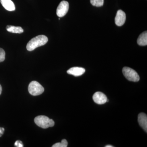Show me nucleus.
Segmentation results:
<instances>
[{"mask_svg": "<svg viewBox=\"0 0 147 147\" xmlns=\"http://www.w3.org/2000/svg\"><path fill=\"white\" fill-rule=\"evenodd\" d=\"M126 20V14L121 10H119L117 12L115 18V23L116 25L118 26H121L125 23Z\"/></svg>", "mask_w": 147, "mask_h": 147, "instance_id": "obj_7", "label": "nucleus"}, {"mask_svg": "<svg viewBox=\"0 0 147 147\" xmlns=\"http://www.w3.org/2000/svg\"><path fill=\"white\" fill-rule=\"evenodd\" d=\"M14 146L15 147H23L24 146L23 143L20 140L16 141L14 143Z\"/></svg>", "mask_w": 147, "mask_h": 147, "instance_id": "obj_16", "label": "nucleus"}, {"mask_svg": "<svg viewBox=\"0 0 147 147\" xmlns=\"http://www.w3.org/2000/svg\"><path fill=\"white\" fill-rule=\"evenodd\" d=\"M5 129L3 127H0V137H2V135L4 134V132Z\"/></svg>", "mask_w": 147, "mask_h": 147, "instance_id": "obj_17", "label": "nucleus"}, {"mask_svg": "<svg viewBox=\"0 0 147 147\" xmlns=\"http://www.w3.org/2000/svg\"><path fill=\"white\" fill-rule=\"evenodd\" d=\"M28 91L30 94L36 96L42 94L44 91V88L38 82L32 81L29 84Z\"/></svg>", "mask_w": 147, "mask_h": 147, "instance_id": "obj_4", "label": "nucleus"}, {"mask_svg": "<svg viewBox=\"0 0 147 147\" xmlns=\"http://www.w3.org/2000/svg\"><path fill=\"white\" fill-rule=\"evenodd\" d=\"M48 41L47 36L43 35H40L35 37L29 41L27 45V49L28 51H32L37 47L45 45Z\"/></svg>", "mask_w": 147, "mask_h": 147, "instance_id": "obj_1", "label": "nucleus"}, {"mask_svg": "<svg viewBox=\"0 0 147 147\" xmlns=\"http://www.w3.org/2000/svg\"><path fill=\"white\" fill-rule=\"evenodd\" d=\"M6 30L9 32L13 33L21 34L24 32V30L21 27H16L12 26H6Z\"/></svg>", "mask_w": 147, "mask_h": 147, "instance_id": "obj_12", "label": "nucleus"}, {"mask_svg": "<svg viewBox=\"0 0 147 147\" xmlns=\"http://www.w3.org/2000/svg\"><path fill=\"white\" fill-rule=\"evenodd\" d=\"M68 143L65 139H63L61 143H57L53 145V147H67V146Z\"/></svg>", "mask_w": 147, "mask_h": 147, "instance_id": "obj_14", "label": "nucleus"}, {"mask_svg": "<svg viewBox=\"0 0 147 147\" xmlns=\"http://www.w3.org/2000/svg\"><path fill=\"white\" fill-rule=\"evenodd\" d=\"M105 147H113V146H111V145H107V146H105Z\"/></svg>", "mask_w": 147, "mask_h": 147, "instance_id": "obj_19", "label": "nucleus"}, {"mask_svg": "<svg viewBox=\"0 0 147 147\" xmlns=\"http://www.w3.org/2000/svg\"><path fill=\"white\" fill-rule=\"evenodd\" d=\"M5 53L2 48H0V62L3 61L5 59Z\"/></svg>", "mask_w": 147, "mask_h": 147, "instance_id": "obj_15", "label": "nucleus"}, {"mask_svg": "<svg viewBox=\"0 0 147 147\" xmlns=\"http://www.w3.org/2000/svg\"><path fill=\"white\" fill-rule=\"evenodd\" d=\"M2 91V88L1 86L0 85V95L1 94Z\"/></svg>", "mask_w": 147, "mask_h": 147, "instance_id": "obj_18", "label": "nucleus"}, {"mask_svg": "<svg viewBox=\"0 0 147 147\" xmlns=\"http://www.w3.org/2000/svg\"><path fill=\"white\" fill-rule=\"evenodd\" d=\"M85 71L86 70L83 67H75L69 69L67 72L68 74H71L75 76H79L84 74Z\"/></svg>", "mask_w": 147, "mask_h": 147, "instance_id": "obj_9", "label": "nucleus"}, {"mask_svg": "<svg viewBox=\"0 0 147 147\" xmlns=\"http://www.w3.org/2000/svg\"><path fill=\"white\" fill-rule=\"evenodd\" d=\"M138 122L139 125L145 131L147 132V116L144 113H141L138 115Z\"/></svg>", "mask_w": 147, "mask_h": 147, "instance_id": "obj_8", "label": "nucleus"}, {"mask_svg": "<svg viewBox=\"0 0 147 147\" xmlns=\"http://www.w3.org/2000/svg\"><path fill=\"white\" fill-rule=\"evenodd\" d=\"M93 99L95 103L98 104H103L108 102L107 96L103 93L97 92L95 93L93 96Z\"/></svg>", "mask_w": 147, "mask_h": 147, "instance_id": "obj_6", "label": "nucleus"}, {"mask_svg": "<svg viewBox=\"0 0 147 147\" xmlns=\"http://www.w3.org/2000/svg\"><path fill=\"white\" fill-rule=\"evenodd\" d=\"M122 72L124 76L129 81L138 82L140 80V77L138 73L132 69L125 67L123 68Z\"/></svg>", "mask_w": 147, "mask_h": 147, "instance_id": "obj_3", "label": "nucleus"}, {"mask_svg": "<svg viewBox=\"0 0 147 147\" xmlns=\"http://www.w3.org/2000/svg\"><path fill=\"white\" fill-rule=\"evenodd\" d=\"M137 43L140 46H146L147 45V32L142 33L139 36L137 40Z\"/></svg>", "mask_w": 147, "mask_h": 147, "instance_id": "obj_11", "label": "nucleus"}, {"mask_svg": "<svg viewBox=\"0 0 147 147\" xmlns=\"http://www.w3.org/2000/svg\"><path fill=\"white\" fill-rule=\"evenodd\" d=\"M35 123L37 125L43 129L52 127L55 125V122L52 119H50L47 116H38L34 119Z\"/></svg>", "mask_w": 147, "mask_h": 147, "instance_id": "obj_2", "label": "nucleus"}, {"mask_svg": "<svg viewBox=\"0 0 147 147\" xmlns=\"http://www.w3.org/2000/svg\"><path fill=\"white\" fill-rule=\"evenodd\" d=\"M90 3L92 5L100 7L103 5L104 0H90Z\"/></svg>", "mask_w": 147, "mask_h": 147, "instance_id": "obj_13", "label": "nucleus"}, {"mask_svg": "<svg viewBox=\"0 0 147 147\" xmlns=\"http://www.w3.org/2000/svg\"><path fill=\"white\" fill-rule=\"evenodd\" d=\"M69 4L68 2L63 1L59 4L57 9V14L59 17H62L65 16L68 12Z\"/></svg>", "mask_w": 147, "mask_h": 147, "instance_id": "obj_5", "label": "nucleus"}, {"mask_svg": "<svg viewBox=\"0 0 147 147\" xmlns=\"http://www.w3.org/2000/svg\"><path fill=\"white\" fill-rule=\"evenodd\" d=\"M3 6L9 11H13L15 10L14 4L11 0H1Z\"/></svg>", "mask_w": 147, "mask_h": 147, "instance_id": "obj_10", "label": "nucleus"}]
</instances>
